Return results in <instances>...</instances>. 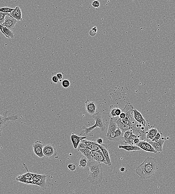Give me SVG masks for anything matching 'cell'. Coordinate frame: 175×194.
Masks as SVG:
<instances>
[{"instance_id": "4dcf8cb0", "label": "cell", "mask_w": 175, "mask_h": 194, "mask_svg": "<svg viewBox=\"0 0 175 194\" xmlns=\"http://www.w3.org/2000/svg\"><path fill=\"white\" fill-rule=\"evenodd\" d=\"M28 173H25L23 175H21V176L22 178H25V179H31L33 178V173H30V172H29L28 171Z\"/></svg>"}, {"instance_id": "5bb4252c", "label": "cell", "mask_w": 175, "mask_h": 194, "mask_svg": "<svg viewBox=\"0 0 175 194\" xmlns=\"http://www.w3.org/2000/svg\"><path fill=\"white\" fill-rule=\"evenodd\" d=\"M43 153L45 157H52L56 155V150L52 145L51 144L46 145L44 146Z\"/></svg>"}, {"instance_id": "836d02e7", "label": "cell", "mask_w": 175, "mask_h": 194, "mask_svg": "<svg viewBox=\"0 0 175 194\" xmlns=\"http://www.w3.org/2000/svg\"><path fill=\"white\" fill-rule=\"evenodd\" d=\"M78 148H82V149H89L91 150L89 147L86 145L85 143L80 142V144H79Z\"/></svg>"}, {"instance_id": "277c9868", "label": "cell", "mask_w": 175, "mask_h": 194, "mask_svg": "<svg viewBox=\"0 0 175 194\" xmlns=\"http://www.w3.org/2000/svg\"><path fill=\"white\" fill-rule=\"evenodd\" d=\"M118 117L111 118L109 120V127H108L106 137L108 139L114 136L115 131L118 127L117 123Z\"/></svg>"}, {"instance_id": "f35d334b", "label": "cell", "mask_w": 175, "mask_h": 194, "mask_svg": "<svg viewBox=\"0 0 175 194\" xmlns=\"http://www.w3.org/2000/svg\"><path fill=\"white\" fill-rule=\"evenodd\" d=\"M96 34L97 33L95 32V31H94V30H92V29L90 30V31L89 32V34L90 35V36H91L92 37L95 36Z\"/></svg>"}, {"instance_id": "8fae6325", "label": "cell", "mask_w": 175, "mask_h": 194, "mask_svg": "<svg viewBox=\"0 0 175 194\" xmlns=\"http://www.w3.org/2000/svg\"><path fill=\"white\" fill-rule=\"evenodd\" d=\"M85 107L88 113L91 115H94L98 112L97 104L93 101L89 100L86 101L85 102Z\"/></svg>"}, {"instance_id": "9c48e42d", "label": "cell", "mask_w": 175, "mask_h": 194, "mask_svg": "<svg viewBox=\"0 0 175 194\" xmlns=\"http://www.w3.org/2000/svg\"><path fill=\"white\" fill-rule=\"evenodd\" d=\"M136 145L139 147L142 150L145 151L146 152H152L154 154L157 153L151 145L146 140H141Z\"/></svg>"}, {"instance_id": "bcb514c9", "label": "cell", "mask_w": 175, "mask_h": 194, "mask_svg": "<svg viewBox=\"0 0 175 194\" xmlns=\"http://www.w3.org/2000/svg\"><path fill=\"white\" fill-rule=\"evenodd\" d=\"M92 30H93L94 31H95V32L97 33V27L94 26V27H93V28H92Z\"/></svg>"}, {"instance_id": "52a82bcc", "label": "cell", "mask_w": 175, "mask_h": 194, "mask_svg": "<svg viewBox=\"0 0 175 194\" xmlns=\"http://www.w3.org/2000/svg\"><path fill=\"white\" fill-rule=\"evenodd\" d=\"M45 145L42 142L37 140L35 142L33 145V151L35 155L39 158L45 157L43 153V149Z\"/></svg>"}, {"instance_id": "6da1fadb", "label": "cell", "mask_w": 175, "mask_h": 194, "mask_svg": "<svg viewBox=\"0 0 175 194\" xmlns=\"http://www.w3.org/2000/svg\"><path fill=\"white\" fill-rule=\"evenodd\" d=\"M157 162L156 158L147 157L141 164L137 166L136 173L141 179H148L158 170Z\"/></svg>"}, {"instance_id": "ffe728a7", "label": "cell", "mask_w": 175, "mask_h": 194, "mask_svg": "<svg viewBox=\"0 0 175 194\" xmlns=\"http://www.w3.org/2000/svg\"><path fill=\"white\" fill-rule=\"evenodd\" d=\"M80 142L85 143L90 148L91 151H98L100 149L99 147L97 145V142L89 141L85 140V139H82Z\"/></svg>"}, {"instance_id": "d6986e66", "label": "cell", "mask_w": 175, "mask_h": 194, "mask_svg": "<svg viewBox=\"0 0 175 194\" xmlns=\"http://www.w3.org/2000/svg\"><path fill=\"white\" fill-rule=\"evenodd\" d=\"M118 147L119 149H123L126 151H129V152L133 151V152H135L136 151L142 150L141 148L136 145H119Z\"/></svg>"}, {"instance_id": "f6af8a7d", "label": "cell", "mask_w": 175, "mask_h": 194, "mask_svg": "<svg viewBox=\"0 0 175 194\" xmlns=\"http://www.w3.org/2000/svg\"><path fill=\"white\" fill-rule=\"evenodd\" d=\"M120 170L121 172H124L125 171V168L124 166H121L120 169Z\"/></svg>"}, {"instance_id": "ac0fdd59", "label": "cell", "mask_w": 175, "mask_h": 194, "mask_svg": "<svg viewBox=\"0 0 175 194\" xmlns=\"http://www.w3.org/2000/svg\"><path fill=\"white\" fill-rule=\"evenodd\" d=\"M158 132V130L155 128L147 130L146 132V141L148 142L152 141Z\"/></svg>"}, {"instance_id": "d590c367", "label": "cell", "mask_w": 175, "mask_h": 194, "mask_svg": "<svg viewBox=\"0 0 175 194\" xmlns=\"http://www.w3.org/2000/svg\"><path fill=\"white\" fill-rule=\"evenodd\" d=\"M92 5L93 7L97 8V7H100V3L98 1H97V0H95V1H92Z\"/></svg>"}, {"instance_id": "1f68e13d", "label": "cell", "mask_w": 175, "mask_h": 194, "mask_svg": "<svg viewBox=\"0 0 175 194\" xmlns=\"http://www.w3.org/2000/svg\"><path fill=\"white\" fill-rule=\"evenodd\" d=\"M9 13H2V12H0V23L1 25L4 23V18H5V16Z\"/></svg>"}, {"instance_id": "603a6c76", "label": "cell", "mask_w": 175, "mask_h": 194, "mask_svg": "<svg viewBox=\"0 0 175 194\" xmlns=\"http://www.w3.org/2000/svg\"><path fill=\"white\" fill-rule=\"evenodd\" d=\"M118 107V106L116 105H111L109 106V113H108V115L109 118H112L116 117L117 116L115 114V110Z\"/></svg>"}, {"instance_id": "484cf974", "label": "cell", "mask_w": 175, "mask_h": 194, "mask_svg": "<svg viewBox=\"0 0 175 194\" xmlns=\"http://www.w3.org/2000/svg\"><path fill=\"white\" fill-rule=\"evenodd\" d=\"M136 137H138V136L133 133L131 135L129 138L126 140H123V142L125 143L126 144L134 145V140L136 138Z\"/></svg>"}, {"instance_id": "f546056e", "label": "cell", "mask_w": 175, "mask_h": 194, "mask_svg": "<svg viewBox=\"0 0 175 194\" xmlns=\"http://www.w3.org/2000/svg\"><path fill=\"white\" fill-rule=\"evenodd\" d=\"M163 136V134L160 131H158L157 134H156V135L154 137V138L153 139V140H152L151 141L157 142L160 139H161V137Z\"/></svg>"}, {"instance_id": "f1b7e54d", "label": "cell", "mask_w": 175, "mask_h": 194, "mask_svg": "<svg viewBox=\"0 0 175 194\" xmlns=\"http://www.w3.org/2000/svg\"><path fill=\"white\" fill-rule=\"evenodd\" d=\"M15 8H10L9 7H4L0 8V12L5 13H10L14 10Z\"/></svg>"}, {"instance_id": "7a4b0ae2", "label": "cell", "mask_w": 175, "mask_h": 194, "mask_svg": "<svg viewBox=\"0 0 175 194\" xmlns=\"http://www.w3.org/2000/svg\"><path fill=\"white\" fill-rule=\"evenodd\" d=\"M92 118L95 121V124L93 126L86 127V126L82 127V131L80 134V136L83 135L87 136L89 135L96 128H99L101 131H104L106 129V124L102 115L99 112H97L95 114L92 116Z\"/></svg>"}, {"instance_id": "8d00e7d4", "label": "cell", "mask_w": 175, "mask_h": 194, "mask_svg": "<svg viewBox=\"0 0 175 194\" xmlns=\"http://www.w3.org/2000/svg\"><path fill=\"white\" fill-rule=\"evenodd\" d=\"M122 112V109L118 108V107L117 108L116 110H115V113L116 114L117 117H119L120 114H121Z\"/></svg>"}, {"instance_id": "60d3db41", "label": "cell", "mask_w": 175, "mask_h": 194, "mask_svg": "<svg viewBox=\"0 0 175 194\" xmlns=\"http://www.w3.org/2000/svg\"><path fill=\"white\" fill-rule=\"evenodd\" d=\"M56 76L59 80H61L62 78H63V75H62L61 73H58L56 74Z\"/></svg>"}, {"instance_id": "4fadbf2b", "label": "cell", "mask_w": 175, "mask_h": 194, "mask_svg": "<svg viewBox=\"0 0 175 194\" xmlns=\"http://www.w3.org/2000/svg\"><path fill=\"white\" fill-rule=\"evenodd\" d=\"M165 140L166 138L163 136L157 142L150 141L149 142L151 145L157 153H160L161 152H162L163 146Z\"/></svg>"}, {"instance_id": "7c38bea8", "label": "cell", "mask_w": 175, "mask_h": 194, "mask_svg": "<svg viewBox=\"0 0 175 194\" xmlns=\"http://www.w3.org/2000/svg\"><path fill=\"white\" fill-rule=\"evenodd\" d=\"M97 144L99 147L100 149L102 152L106 161L107 162L108 166H112V162H111L110 156H109V150L108 149L109 146L107 145L103 144V143L101 144H99L97 143Z\"/></svg>"}, {"instance_id": "9a60e30c", "label": "cell", "mask_w": 175, "mask_h": 194, "mask_svg": "<svg viewBox=\"0 0 175 194\" xmlns=\"http://www.w3.org/2000/svg\"><path fill=\"white\" fill-rule=\"evenodd\" d=\"M133 112V117L135 120L139 124L145 127L147 122L141 113L136 109H134Z\"/></svg>"}, {"instance_id": "cb8c5ba5", "label": "cell", "mask_w": 175, "mask_h": 194, "mask_svg": "<svg viewBox=\"0 0 175 194\" xmlns=\"http://www.w3.org/2000/svg\"><path fill=\"white\" fill-rule=\"evenodd\" d=\"M88 160L87 158L83 156L81 157L79 160L78 166L80 168H85L87 166V164Z\"/></svg>"}, {"instance_id": "30bf717a", "label": "cell", "mask_w": 175, "mask_h": 194, "mask_svg": "<svg viewBox=\"0 0 175 194\" xmlns=\"http://www.w3.org/2000/svg\"><path fill=\"white\" fill-rule=\"evenodd\" d=\"M87 166L89 169L96 171L98 173L103 174V168L101 163L95 161L94 160L88 161Z\"/></svg>"}, {"instance_id": "d4e9b609", "label": "cell", "mask_w": 175, "mask_h": 194, "mask_svg": "<svg viewBox=\"0 0 175 194\" xmlns=\"http://www.w3.org/2000/svg\"><path fill=\"white\" fill-rule=\"evenodd\" d=\"M3 31L4 32L6 35V37L7 38H11V39H14V33L12 30L9 29L7 27H3Z\"/></svg>"}, {"instance_id": "7bdbcfd3", "label": "cell", "mask_w": 175, "mask_h": 194, "mask_svg": "<svg viewBox=\"0 0 175 194\" xmlns=\"http://www.w3.org/2000/svg\"><path fill=\"white\" fill-rule=\"evenodd\" d=\"M97 143L99 144H102L103 143V140L101 138H98L97 140Z\"/></svg>"}, {"instance_id": "4316f807", "label": "cell", "mask_w": 175, "mask_h": 194, "mask_svg": "<svg viewBox=\"0 0 175 194\" xmlns=\"http://www.w3.org/2000/svg\"><path fill=\"white\" fill-rule=\"evenodd\" d=\"M16 180L20 182L30 184V182H31V179H25L22 177H21L20 175H18L16 178Z\"/></svg>"}, {"instance_id": "3957f363", "label": "cell", "mask_w": 175, "mask_h": 194, "mask_svg": "<svg viewBox=\"0 0 175 194\" xmlns=\"http://www.w3.org/2000/svg\"><path fill=\"white\" fill-rule=\"evenodd\" d=\"M103 178V174L98 173L95 171L89 169V174L87 179L91 184H98L101 182Z\"/></svg>"}, {"instance_id": "8992f818", "label": "cell", "mask_w": 175, "mask_h": 194, "mask_svg": "<svg viewBox=\"0 0 175 194\" xmlns=\"http://www.w3.org/2000/svg\"><path fill=\"white\" fill-rule=\"evenodd\" d=\"M17 21V20L13 17L9 13L5 16L4 22L2 25L3 27H7L12 31V30L15 28Z\"/></svg>"}, {"instance_id": "ab89813d", "label": "cell", "mask_w": 175, "mask_h": 194, "mask_svg": "<svg viewBox=\"0 0 175 194\" xmlns=\"http://www.w3.org/2000/svg\"><path fill=\"white\" fill-rule=\"evenodd\" d=\"M141 141V140H140L139 138H138V137H136V138L134 140V145H136L139 143V142Z\"/></svg>"}, {"instance_id": "5b68a950", "label": "cell", "mask_w": 175, "mask_h": 194, "mask_svg": "<svg viewBox=\"0 0 175 194\" xmlns=\"http://www.w3.org/2000/svg\"><path fill=\"white\" fill-rule=\"evenodd\" d=\"M18 117L16 115H8V114L4 118L0 120V137L1 136V132L3 129L5 128L10 121L18 120Z\"/></svg>"}, {"instance_id": "2e32d148", "label": "cell", "mask_w": 175, "mask_h": 194, "mask_svg": "<svg viewBox=\"0 0 175 194\" xmlns=\"http://www.w3.org/2000/svg\"><path fill=\"white\" fill-rule=\"evenodd\" d=\"M86 138V136L80 137V136H77V134L72 133L71 136V140L74 149H77L78 148L79 144L82 139Z\"/></svg>"}, {"instance_id": "e575fe53", "label": "cell", "mask_w": 175, "mask_h": 194, "mask_svg": "<svg viewBox=\"0 0 175 194\" xmlns=\"http://www.w3.org/2000/svg\"><path fill=\"white\" fill-rule=\"evenodd\" d=\"M68 167L70 170L74 172L76 170L77 167L75 165L72 164V163H70L68 165Z\"/></svg>"}, {"instance_id": "d6a6232c", "label": "cell", "mask_w": 175, "mask_h": 194, "mask_svg": "<svg viewBox=\"0 0 175 194\" xmlns=\"http://www.w3.org/2000/svg\"><path fill=\"white\" fill-rule=\"evenodd\" d=\"M62 85L64 88H68L70 86V82L67 79H65L62 82Z\"/></svg>"}, {"instance_id": "74e56055", "label": "cell", "mask_w": 175, "mask_h": 194, "mask_svg": "<svg viewBox=\"0 0 175 194\" xmlns=\"http://www.w3.org/2000/svg\"><path fill=\"white\" fill-rule=\"evenodd\" d=\"M52 80L54 83H57L58 82L59 79L56 76H53L52 77Z\"/></svg>"}, {"instance_id": "ba28073f", "label": "cell", "mask_w": 175, "mask_h": 194, "mask_svg": "<svg viewBox=\"0 0 175 194\" xmlns=\"http://www.w3.org/2000/svg\"><path fill=\"white\" fill-rule=\"evenodd\" d=\"M91 156L92 160L99 163H104L105 164L107 165V162L101 149L98 151H91Z\"/></svg>"}, {"instance_id": "b9f144b4", "label": "cell", "mask_w": 175, "mask_h": 194, "mask_svg": "<svg viewBox=\"0 0 175 194\" xmlns=\"http://www.w3.org/2000/svg\"><path fill=\"white\" fill-rule=\"evenodd\" d=\"M8 114V112L7 111H5V112L4 113V115H1L0 114V120H1L3 118H5L6 115H7V114Z\"/></svg>"}, {"instance_id": "ee69618b", "label": "cell", "mask_w": 175, "mask_h": 194, "mask_svg": "<svg viewBox=\"0 0 175 194\" xmlns=\"http://www.w3.org/2000/svg\"><path fill=\"white\" fill-rule=\"evenodd\" d=\"M4 27L0 23V30L1 31V32L4 35V36H6L5 34L4 33V32L3 31V28Z\"/></svg>"}, {"instance_id": "7402d4cb", "label": "cell", "mask_w": 175, "mask_h": 194, "mask_svg": "<svg viewBox=\"0 0 175 194\" xmlns=\"http://www.w3.org/2000/svg\"><path fill=\"white\" fill-rule=\"evenodd\" d=\"M78 151H80L82 154L87 158L88 161H91L92 159L91 156V150L89 149L78 148Z\"/></svg>"}, {"instance_id": "83f0119b", "label": "cell", "mask_w": 175, "mask_h": 194, "mask_svg": "<svg viewBox=\"0 0 175 194\" xmlns=\"http://www.w3.org/2000/svg\"><path fill=\"white\" fill-rule=\"evenodd\" d=\"M133 131L132 130H127L124 131V135L122 139L123 140H126L130 137L131 135L133 134Z\"/></svg>"}, {"instance_id": "e0dca14e", "label": "cell", "mask_w": 175, "mask_h": 194, "mask_svg": "<svg viewBox=\"0 0 175 194\" xmlns=\"http://www.w3.org/2000/svg\"><path fill=\"white\" fill-rule=\"evenodd\" d=\"M10 13L13 17L15 18L18 21L22 20V11H21V9L18 6H16L14 10Z\"/></svg>"}, {"instance_id": "44dd1931", "label": "cell", "mask_w": 175, "mask_h": 194, "mask_svg": "<svg viewBox=\"0 0 175 194\" xmlns=\"http://www.w3.org/2000/svg\"><path fill=\"white\" fill-rule=\"evenodd\" d=\"M123 135L124 132L120 128H118L115 131L114 136L111 137L109 140L113 141H119V140L122 139Z\"/></svg>"}]
</instances>
